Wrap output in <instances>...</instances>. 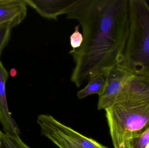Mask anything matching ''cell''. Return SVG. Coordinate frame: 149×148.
Returning <instances> with one entry per match:
<instances>
[{
    "instance_id": "1",
    "label": "cell",
    "mask_w": 149,
    "mask_h": 148,
    "mask_svg": "<svg viewBox=\"0 0 149 148\" xmlns=\"http://www.w3.org/2000/svg\"><path fill=\"white\" fill-rule=\"evenodd\" d=\"M66 15L82 27L81 46L69 52L75 63L71 81L79 87L120 62L129 30V0H78Z\"/></svg>"
},
{
    "instance_id": "2",
    "label": "cell",
    "mask_w": 149,
    "mask_h": 148,
    "mask_svg": "<svg viewBox=\"0 0 149 148\" xmlns=\"http://www.w3.org/2000/svg\"><path fill=\"white\" fill-rule=\"evenodd\" d=\"M128 35L117 65L132 74L149 76V5L145 0H129Z\"/></svg>"
},
{
    "instance_id": "3",
    "label": "cell",
    "mask_w": 149,
    "mask_h": 148,
    "mask_svg": "<svg viewBox=\"0 0 149 148\" xmlns=\"http://www.w3.org/2000/svg\"><path fill=\"white\" fill-rule=\"evenodd\" d=\"M105 110L114 148L149 129V102H117Z\"/></svg>"
},
{
    "instance_id": "4",
    "label": "cell",
    "mask_w": 149,
    "mask_h": 148,
    "mask_svg": "<svg viewBox=\"0 0 149 148\" xmlns=\"http://www.w3.org/2000/svg\"><path fill=\"white\" fill-rule=\"evenodd\" d=\"M37 123L42 135L59 148H109L65 126L52 116L40 115Z\"/></svg>"
},
{
    "instance_id": "5",
    "label": "cell",
    "mask_w": 149,
    "mask_h": 148,
    "mask_svg": "<svg viewBox=\"0 0 149 148\" xmlns=\"http://www.w3.org/2000/svg\"><path fill=\"white\" fill-rule=\"evenodd\" d=\"M130 74L117 66L107 71L105 86L99 96V110H105L114 104Z\"/></svg>"
},
{
    "instance_id": "6",
    "label": "cell",
    "mask_w": 149,
    "mask_h": 148,
    "mask_svg": "<svg viewBox=\"0 0 149 148\" xmlns=\"http://www.w3.org/2000/svg\"><path fill=\"white\" fill-rule=\"evenodd\" d=\"M78 0H24L44 18L57 20L62 14H66Z\"/></svg>"
},
{
    "instance_id": "7",
    "label": "cell",
    "mask_w": 149,
    "mask_h": 148,
    "mask_svg": "<svg viewBox=\"0 0 149 148\" xmlns=\"http://www.w3.org/2000/svg\"><path fill=\"white\" fill-rule=\"evenodd\" d=\"M9 74L0 61V122L4 134L19 136L20 130L9 110L6 94V83Z\"/></svg>"
},
{
    "instance_id": "8",
    "label": "cell",
    "mask_w": 149,
    "mask_h": 148,
    "mask_svg": "<svg viewBox=\"0 0 149 148\" xmlns=\"http://www.w3.org/2000/svg\"><path fill=\"white\" fill-rule=\"evenodd\" d=\"M27 4L24 0H0V25H19L27 15Z\"/></svg>"
},
{
    "instance_id": "9",
    "label": "cell",
    "mask_w": 149,
    "mask_h": 148,
    "mask_svg": "<svg viewBox=\"0 0 149 148\" xmlns=\"http://www.w3.org/2000/svg\"><path fill=\"white\" fill-rule=\"evenodd\" d=\"M107 72L97 74L90 78L87 85L78 91L77 96L79 99H82L91 95L97 94L100 95L105 86Z\"/></svg>"
},
{
    "instance_id": "10",
    "label": "cell",
    "mask_w": 149,
    "mask_h": 148,
    "mask_svg": "<svg viewBox=\"0 0 149 148\" xmlns=\"http://www.w3.org/2000/svg\"><path fill=\"white\" fill-rule=\"evenodd\" d=\"M0 148H31L21 140L19 136L2 133L0 136Z\"/></svg>"
},
{
    "instance_id": "11",
    "label": "cell",
    "mask_w": 149,
    "mask_h": 148,
    "mask_svg": "<svg viewBox=\"0 0 149 148\" xmlns=\"http://www.w3.org/2000/svg\"><path fill=\"white\" fill-rule=\"evenodd\" d=\"M149 144V129L141 135L126 141L123 148H145Z\"/></svg>"
},
{
    "instance_id": "12",
    "label": "cell",
    "mask_w": 149,
    "mask_h": 148,
    "mask_svg": "<svg viewBox=\"0 0 149 148\" xmlns=\"http://www.w3.org/2000/svg\"><path fill=\"white\" fill-rule=\"evenodd\" d=\"M13 28L10 24L0 25V57L3 50L8 43Z\"/></svg>"
},
{
    "instance_id": "13",
    "label": "cell",
    "mask_w": 149,
    "mask_h": 148,
    "mask_svg": "<svg viewBox=\"0 0 149 148\" xmlns=\"http://www.w3.org/2000/svg\"><path fill=\"white\" fill-rule=\"evenodd\" d=\"M79 25L74 27V32L70 37V44L72 50L77 49L81 46L83 41V35L79 31Z\"/></svg>"
},
{
    "instance_id": "14",
    "label": "cell",
    "mask_w": 149,
    "mask_h": 148,
    "mask_svg": "<svg viewBox=\"0 0 149 148\" xmlns=\"http://www.w3.org/2000/svg\"><path fill=\"white\" fill-rule=\"evenodd\" d=\"M17 74V71L15 69H12L10 72V75L11 77H15Z\"/></svg>"
},
{
    "instance_id": "15",
    "label": "cell",
    "mask_w": 149,
    "mask_h": 148,
    "mask_svg": "<svg viewBox=\"0 0 149 148\" xmlns=\"http://www.w3.org/2000/svg\"><path fill=\"white\" fill-rule=\"evenodd\" d=\"M145 148H149V144L148 145H147V147H146Z\"/></svg>"
},
{
    "instance_id": "16",
    "label": "cell",
    "mask_w": 149,
    "mask_h": 148,
    "mask_svg": "<svg viewBox=\"0 0 149 148\" xmlns=\"http://www.w3.org/2000/svg\"><path fill=\"white\" fill-rule=\"evenodd\" d=\"M2 133V132H1V130H0V136H1V134Z\"/></svg>"
}]
</instances>
